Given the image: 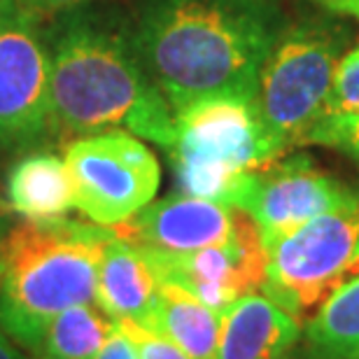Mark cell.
Masks as SVG:
<instances>
[{
  "instance_id": "obj_1",
  "label": "cell",
  "mask_w": 359,
  "mask_h": 359,
  "mask_svg": "<svg viewBox=\"0 0 359 359\" xmlns=\"http://www.w3.org/2000/svg\"><path fill=\"white\" fill-rule=\"evenodd\" d=\"M285 26L278 0H145L131 47L180 112L208 98H257Z\"/></svg>"
},
{
  "instance_id": "obj_2",
  "label": "cell",
  "mask_w": 359,
  "mask_h": 359,
  "mask_svg": "<svg viewBox=\"0 0 359 359\" xmlns=\"http://www.w3.org/2000/svg\"><path fill=\"white\" fill-rule=\"evenodd\" d=\"M49 59L56 135L126 131L163 149L173 145V107L121 35L91 19L70 17L54 33Z\"/></svg>"
},
{
  "instance_id": "obj_3",
  "label": "cell",
  "mask_w": 359,
  "mask_h": 359,
  "mask_svg": "<svg viewBox=\"0 0 359 359\" xmlns=\"http://www.w3.org/2000/svg\"><path fill=\"white\" fill-rule=\"evenodd\" d=\"M110 226L26 219L0 238V327L35 353L56 315L96 301Z\"/></svg>"
},
{
  "instance_id": "obj_4",
  "label": "cell",
  "mask_w": 359,
  "mask_h": 359,
  "mask_svg": "<svg viewBox=\"0 0 359 359\" xmlns=\"http://www.w3.org/2000/svg\"><path fill=\"white\" fill-rule=\"evenodd\" d=\"M166 152L180 194L226 205L245 175L285 156L264 128L257 98H208L175 112Z\"/></svg>"
},
{
  "instance_id": "obj_5",
  "label": "cell",
  "mask_w": 359,
  "mask_h": 359,
  "mask_svg": "<svg viewBox=\"0 0 359 359\" xmlns=\"http://www.w3.org/2000/svg\"><path fill=\"white\" fill-rule=\"evenodd\" d=\"M353 31L339 17L306 19L285 26L259 73L257 105L280 154L304 145L306 133L325 114L329 91Z\"/></svg>"
},
{
  "instance_id": "obj_6",
  "label": "cell",
  "mask_w": 359,
  "mask_h": 359,
  "mask_svg": "<svg viewBox=\"0 0 359 359\" xmlns=\"http://www.w3.org/2000/svg\"><path fill=\"white\" fill-rule=\"evenodd\" d=\"M266 283L262 294L301 327L353 269L359 250V196L301 226L264 241Z\"/></svg>"
},
{
  "instance_id": "obj_7",
  "label": "cell",
  "mask_w": 359,
  "mask_h": 359,
  "mask_svg": "<svg viewBox=\"0 0 359 359\" xmlns=\"http://www.w3.org/2000/svg\"><path fill=\"white\" fill-rule=\"evenodd\" d=\"M63 161L73 180L75 208L100 226L112 229L138 215L161 182L152 149L126 131L75 138Z\"/></svg>"
},
{
  "instance_id": "obj_8",
  "label": "cell",
  "mask_w": 359,
  "mask_h": 359,
  "mask_svg": "<svg viewBox=\"0 0 359 359\" xmlns=\"http://www.w3.org/2000/svg\"><path fill=\"white\" fill-rule=\"evenodd\" d=\"M52 133L49 45L31 12L0 0V149L24 152Z\"/></svg>"
},
{
  "instance_id": "obj_9",
  "label": "cell",
  "mask_w": 359,
  "mask_h": 359,
  "mask_svg": "<svg viewBox=\"0 0 359 359\" xmlns=\"http://www.w3.org/2000/svg\"><path fill=\"white\" fill-rule=\"evenodd\" d=\"M142 252L161 283L191 292L219 315L238 299L262 292L266 283V245L257 224L243 210L233 236L224 243L191 252H159L147 248Z\"/></svg>"
},
{
  "instance_id": "obj_10",
  "label": "cell",
  "mask_w": 359,
  "mask_h": 359,
  "mask_svg": "<svg viewBox=\"0 0 359 359\" xmlns=\"http://www.w3.org/2000/svg\"><path fill=\"white\" fill-rule=\"evenodd\" d=\"M357 196L359 189L322 173L308 156L299 154L290 159L280 156L245 175L231 205L250 215L262 238L269 241Z\"/></svg>"
},
{
  "instance_id": "obj_11",
  "label": "cell",
  "mask_w": 359,
  "mask_h": 359,
  "mask_svg": "<svg viewBox=\"0 0 359 359\" xmlns=\"http://www.w3.org/2000/svg\"><path fill=\"white\" fill-rule=\"evenodd\" d=\"M241 210L219 201L173 194L147 203L112 231L133 245L159 252H191L224 243L233 236Z\"/></svg>"
},
{
  "instance_id": "obj_12",
  "label": "cell",
  "mask_w": 359,
  "mask_h": 359,
  "mask_svg": "<svg viewBox=\"0 0 359 359\" xmlns=\"http://www.w3.org/2000/svg\"><path fill=\"white\" fill-rule=\"evenodd\" d=\"M299 339V322L266 294L255 292L222 315L215 359H285Z\"/></svg>"
},
{
  "instance_id": "obj_13",
  "label": "cell",
  "mask_w": 359,
  "mask_h": 359,
  "mask_svg": "<svg viewBox=\"0 0 359 359\" xmlns=\"http://www.w3.org/2000/svg\"><path fill=\"white\" fill-rule=\"evenodd\" d=\"M161 280L142 248L117 233L105 243L98 269L96 304L110 320H131L147 327L159 299Z\"/></svg>"
},
{
  "instance_id": "obj_14",
  "label": "cell",
  "mask_w": 359,
  "mask_h": 359,
  "mask_svg": "<svg viewBox=\"0 0 359 359\" xmlns=\"http://www.w3.org/2000/svg\"><path fill=\"white\" fill-rule=\"evenodd\" d=\"M7 201L26 219H59L75 208V189L66 161L52 152H31L7 175Z\"/></svg>"
},
{
  "instance_id": "obj_15",
  "label": "cell",
  "mask_w": 359,
  "mask_h": 359,
  "mask_svg": "<svg viewBox=\"0 0 359 359\" xmlns=\"http://www.w3.org/2000/svg\"><path fill=\"white\" fill-rule=\"evenodd\" d=\"M313 359L359 357V250L353 269L301 327Z\"/></svg>"
},
{
  "instance_id": "obj_16",
  "label": "cell",
  "mask_w": 359,
  "mask_h": 359,
  "mask_svg": "<svg viewBox=\"0 0 359 359\" xmlns=\"http://www.w3.org/2000/svg\"><path fill=\"white\" fill-rule=\"evenodd\" d=\"M222 315L173 283L159 285L154 315L147 329L166 336L184 350L189 359H215Z\"/></svg>"
},
{
  "instance_id": "obj_17",
  "label": "cell",
  "mask_w": 359,
  "mask_h": 359,
  "mask_svg": "<svg viewBox=\"0 0 359 359\" xmlns=\"http://www.w3.org/2000/svg\"><path fill=\"white\" fill-rule=\"evenodd\" d=\"M114 332V320L91 304L56 315L42 336L35 359H93Z\"/></svg>"
},
{
  "instance_id": "obj_18",
  "label": "cell",
  "mask_w": 359,
  "mask_h": 359,
  "mask_svg": "<svg viewBox=\"0 0 359 359\" xmlns=\"http://www.w3.org/2000/svg\"><path fill=\"white\" fill-rule=\"evenodd\" d=\"M304 145H325L353 156L359 163V110L322 114L311 131L306 133Z\"/></svg>"
},
{
  "instance_id": "obj_19",
  "label": "cell",
  "mask_w": 359,
  "mask_h": 359,
  "mask_svg": "<svg viewBox=\"0 0 359 359\" xmlns=\"http://www.w3.org/2000/svg\"><path fill=\"white\" fill-rule=\"evenodd\" d=\"M359 110V45L350 47L336 68L325 114Z\"/></svg>"
},
{
  "instance_id": "obj_20",
  "label": "cell",
  "mask_w": 359,
  "mask_h": 359,
  "mask_svg": "<svg viewBox=\"0 0 359 359\" xmlns=\"http://www.w3.org/2000/svg\"><path fill=\"white\" fill-rule=\"evenodd\" d=\"M114 325H117L121 332L133 341V346H135V350H138L140 359H189V355H187L180 346H175L170 339L138 325V322L114 320Z\"/></svg>"
},
{
  "instance_id": "obj_21",
  "label": "cell",
  "mask_w": 359,
  "mask_h": 359,
  "mask_svg": "<svg viewBox=\"0 0 359 359\" xmlns=\"http://www.w3.org/2000/svg\"><path fill=\"white\" fill-rule=\"evenodd\" d=\"M93 359H140L138 350H135L133 341L114 325V332L110 334V339L105 341V346L100 348V353Z\"/></svg>"
},
{
  "instance_id": "obj_22",
  "label": "cell",
  "mask_w": 359,
  "mask_h": 359,
  "mask_svg": "<svg viewBox=\"0 0 359 359\" xmlns=\"http://www.w3.org/2000/svg\"><path fill=\"white\" fill-rule=\"evenodd\" d=\"M17 3L35 17V14H54L63 10H73V7H80L84 3H89V0H17Z\"/></svg>"
},
{
  "instance_id": "obj_23",
  "label": "cell",
  "mask_w": 359,
  "mask_h": 359,
  "mask_svg": "<svg viewBox=\"0 0 359 359\" xmlns=\"http://www.w3.org/2000/svg\"><path fill=\"white\" fill-rule=\"evenodd\" d=\"M313 3L334 17H353L359 21V0H313Z\"/></svg>"
},
{
  "instance_id": "obj_24",
  "label": "cell",
  "mask_w": 359,
  "mask_h": 359,
  "mask_svg": "<svg viewBox=\"0 0 359 359\" xmlns=\"http://www.w3.org/2000/svg\"><path fill=\"white\" fill-rule=\"evenodd\" d=\"M0 359H26L21 353V346L3 327H0Z\"/></svg>"
},
{
  "instance_id": "obj_25",
  "label": "cell",
  "mask_w": 359,
  "mask_h": 359,
  "mask_svg": "<svg viewBox=\"0 0 359 359\" xmlns=\"http://www.w3.org/2000/svg\"><path fill=\"white\" fill-rule=\"evenodd\" d=\"M5 236V226H3V222H0V238Z\"/></svg>"
},
{
  "instance_id": "obj_26",
  "label": "cell",
  "mask_w": 359,
  "mask_h": 359,
  "mask_svg": "<svg viewBox=\"0 0 359 359\" xmlns=\"http://www.w3.org/2000/svg\"><path fill=\"white\" fill-rule=\"evenodd\" d=\"M285 359H292V357H285Z\"/></svg>"
},
{
  "instance_id": "obj_27",
  "label": "cell",
  "mask_w": 359,
  "mask_h": 359,
  "mask_svg": "<svg viewBox=\"0 0 359 359\" xmlns=\"http://www.w3.org/2000/svg\"><path fill=\"white\" fill-rule=\"evenodd\" d=\"M355 359H359V357H355Z\"/></svg>"
}]
</instances>
